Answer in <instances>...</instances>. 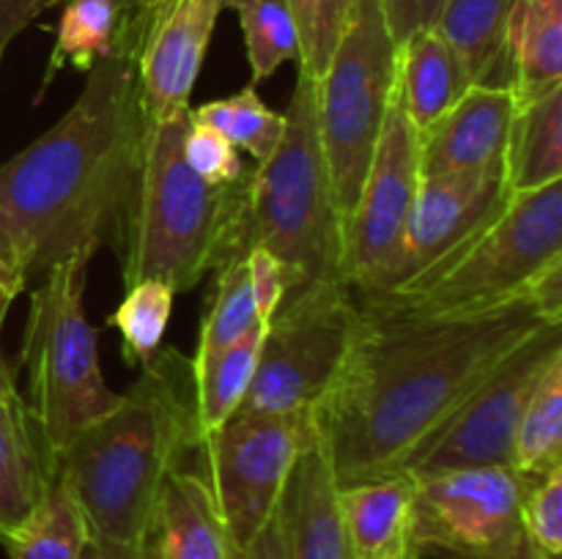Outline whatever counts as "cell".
Instances as JSON below:
<instances>
[{
  "label": "cell",
  "mask_w": 562,
  "mask_h": 559,
  "mask_svg": "<svg viewBox=\"0 0 562 559\" xmlns=\"http://www.w3.org/2000/svg\"><path fill=\"white\" fill-rule=\"evenodd\" d=\"M549 321H562V266L532 290L472 310L357 296L346 360L313 411L338 486L398 475L412 449Z\"/></svg>",
  "instance_id": "6da1fadb"
},
{
  "label": "cell",
  "mask_w": 562,
  "mask_h": 559,
  "mask_svg": "<svg viewBox=\"0 0 562 559\" xmlns=\"http://www.w3.org/2000/svg\"><path fill=\"white\" fill-rule=\"evenodd\" d=\"M148 115L130 55L99 60L42 137L0 164V214L27 280L66 258L121 255L140 184Z\"/></svg>",
  "instance_id": "7a4b0ae2"
},
{
  "label": "cell",
  "mask_w": 562,
  "mask_h": 559,
  "mask_svg": "<svg viewBox=\"0 0 562 559\" xmlns=\"http://www.w3.org/2000/svg\"><path fill=\"white\" fill-rule=\"evenodd\" d=\"M203 447L192 360L159 349L113 411L88 425L55 460V477L86 521L88 540L140 557L159 493Z\"/></svg>",
  "instance_id": "3957f363"
},
{
  "label": "cell",
  "mask_w": 562,
  "mask_h": 559,
  "mask_svg": "<svg viewBox=\"0 0 562 559\" xmlns=\"http://www.w3.org/2000/svg\"><path fill=\"white\" fill-rule=\"evenodd\" d=\"M190 110L148 121L140 184L121 250L124 285L162 280L190 290L236 252L250 250V179L214 186L192 173L181 153Z\"/></svg>",
  "instance_id": "277c9868"
},
{
  "label": "cell",
  "mask_w": 562,
  "mask_h": 559,
  "mask_svg": "<svg viewBox=\"0 0 562 559\" xmlns=\"http://www.w3.org/2000/svg\"><path fill=\"white\" fill-rule=\"evenodd\" d=\"M285 129L250 173L247 228L285 274V296L344 280V214L335 197L316 121V80L296 71Z\"/></svg>",
  "instance_id": "5b68a950"
},
{
  "label": "cell",
  "mask_w": 562,
  "mask_h": 559,
  "mask_svg": "<svg viewBox=\"0 0 562 559\" xmlns=\"http://www.w3.org/2000/svg\"><path fill=\"white\" fill-rule=\"evenodd\" d=\"M88 263L66 258L42 272L22 332L20 367L27 376V398L22 400L53 464L121 398L104 381L97 329L86 316Z\"/></svg>",
  "instance_id": "8992f818"
},
{
  "label": "cell",
  "mask_w": 562,
  "mask_h": 559,
  "mask_svg": "<svg viewBox=\"0 0 562 559\" xmlns=\"http://www.w3.org/2000/svg\"><path fill=\"white\" fill-rule=\"evenodd\" d=\"M558 266H562V181L510 192L499 212L442 261L390 294H373V299L428 312L472 310L532 290Z\"/></svg>",
  "instance_id": "52a82bcc"
},
{
  "label": "cell",
  "mask_w": 562,
  "mask_h": 559,
  "mask_svg": "<svg viewBox=\"0 0 562 559\" xmlns=\"http://www.w3.org/2000/svg\"><path fill=\"white\" fill-rule=\"evenodd\" d=\"M398 44L379 0H355L349 25L316 80V121L344 223L371 168L395 96Z\"/></svg>",
  "instance_id": "ba28073f"
},
{
  "label": "cell",
  "mask_w": 562,
  "mask_h": 559,
  "mask_svg": "<svg viewBox=\"0 0 562 559\" xmlns=\"http://www.w3.org/2000/svg\"><path fill=\"white\" fill-rule=\"evenodd\" d=\"M357 296L346 283H324L285 296L267 323L245 414H313L349 351Z\"/></svg>",
  "instance_id": "9c48e42d"
},
{
  "label": "cell",
  "mask_w": 562,
  "mask_h": 559,
  "mask_svg": "<svg viewBox=\"0 0 562 559\" xmlns=\"http://www.w3.org/2000/svg\"><path fill=\"white\" fill-rule=\"evenodd\" d=\"M415 477L409 557L508 559L525 537L521 504L538 477L514 466H470Z\"/></svg>",
  "instance_id": "30bf717a"
},
{
  "label": "cell",
  "mask_w": 562,
  "mask_h": 559,
  "mask_svg": "<svg viewBox=\"0 0 562 559\" xmlns=\"http://www.w3.org/2000/svg\"><path fill=\"white\" fill-rule=\"evenodd\" d=\"M313 414H245L209 431L201 469L217 499L236 559L272 521L289 471L316 438Z\"/></svg>",
  "instance_id": "8fae6325"
},
{
  "label": "cell",
  "mask_w": 562,
  "mask_h": 559,
  "mask_svg": "<svg viewBox=\"0 0 562 559\" xmlns=\"http://www.w3.org/2000/svg\"><path fill=\"white\" fill-rule=\"evenodd\" d=\"M558 356H562V321H549L412 449L401 471L431 475L470 466H510L527 400Z\"/></svg>",
  "instance_id": "7c38bea8"
},
{
  "label": "cell",
  "mask_w": 562,
  "mask_h": 559,
  "mask_svg": "<svg viewBox=\"0 0 562 559\" xmlns=\"http://www.w3.org/2000/svg\"><path fill=\"white\" fill-rule=\"evenodd\" d=\"M420 179V135L393 96L371 168L344 223V280L355 294L371 290L398 250Z\"/></svg>",
  "instance_id": "4fadbf2b"
},
{
  "label": "cell",
  "mask_w": 562,
  "mask_h": 559,
  "mask_svg": "<svg viewBox=\"0 0 562 559\" xmlns=\"http://www.w3.org/2000/svg\"><path fill=\"white\" fill-rule=\"evenodd\" d=\"M508 195L505 168L423 175L398 250L393 252L373 288L360 296L390 294L431 269L486 219H492Z\"/></svg>",
  "instance_id": "5bb4252c"
},
{
  "label": "cell",
  "mask_w": 562,
  "mask_h": 559,
  "mask_svg": "<svg viewBox=\"0 0 562 559\" xmlns=\"http://www.w3.org/2000/svg\"><path fill=\"white\" fill-rule=\"evenodd\" d=\"M225 0H159L143 20L130 58L148 121L190 110L209 42Z\"/></svg>",
  "instance_id": "9a60e30c"
},
{
  "label": "cell",
  "mask_w": 562,
  "mask_h": 559,
  "mask_svg": "<svg viewBox=\"0 0 562 559\" xmlns=\"http://www.w3.org/2000/svg\"><path fill=\"white\" fill-rule=\"evenodd\" d=\"M514 113V88L472 85L426 135H420L423 175L505 168Z\"/></svg>",
  "instance_id": "2e32d148"
},
{
  "label": "cell",
  "mask_w": 562,
  "mask_h": 559,
  "mask_svg": "<svg viewBox=\"0 0 562 559\" xmlns=\"http://www.w3.org/2000/svg\"><path fill=\"white\" fill-rule=\"evenodd\" d=\"M338 491V477L316 433L291 466L274 510L285 559H355L340 518Z\"/></svg>",
  "instance_id": "e0dca14e"
},
{
  "label": "cell",
  "mask_w": 562,
  "mask_h": 559,
  "mask_svg": "<svg viewBox=\"0 0 562 559\" xmlns=\"http://www.w3.org/2000/svg\"><path fill=\"white\" fill-rule=\"evenodd\" d=\"M148 540L159 559H236L203 469L181 466L168 477Z\"/></svg>",
  "instance_id": "ac0fdd59"
},
{
  "label": "cell",
  "mask_w": 562,
  "mask_h": 559,
  "mask_svg": "<svg viewBox=\"0 0 562 559\" xmlns=\"http://www.w3.org/2000/svg\"><path fill=\"white\" fill-rule=\"evenodd\" d=\"M55 464L20 392L0 395V543L36 510Z\"/></svg>",
  "instance_id": "d6986e66"
},
{
  "label": "cell",
  "mask_w": 562,
  "mask_h": 559,
  "mask_svg": "<svg viewBox=\"0 0 562 559\" xmlns=\"http://www.w3.org/2000/svg\"><path fill=\"white\" fill-rule=\"evenodd\" d=\"M472 85L467 66L437 27L417 33L398 47L395 102L417 135H426Z\"/></svg>",
  "instance_id": "ffe728a7"
},
{
  "label": "cell",
  "mask_w": 562,
  "mask_h": 559,
  "mask_svg": "<svg viewBox=\"0 0 562 559\" xmlns=\"http://www.w3.org/2000/svg\"><path fill=\"white\" fill-rule=\"evenodd\" d=\"M415 477H376L340 486L338 504L355 559H390L409 554V513Z\"/></svg>",
  "instance_id": "44dd1931"
},
{
  "label": "cell",
  "mask_w": 562,
  "mask_h": 559,
  "mask_svg": "<svg viewBox=\"0 0 562 559\" xmlns=\"http://www.w3.org/2000/svg\"><path fill=\"white\" fill-rule=\"evenodd\" d=\"M514 5L516 0H445L434 27L453 47L475 85L514 88Z\"/></svg>",
  "instance_id": "7402d4cb"
},
{
  "label": "cell",
  "mask_w": 562,
  "mask_h": 559,
  "mask_svg": "<svg viewBox=\"0 0 562 559\" xmlns=\"http://www.w3.org/2000/svg\"><path fill=\"white\" fill-rule=\"evenodd\" d=\"M562 181V82L516 102L505 148V184L510 192Z\"/></svg>",
  "instance_id": "603a6c76"
},
{
  "label": "cell",
  "mask_w": 562,
  "mask_h": 559,
  "mask_svg": "<svg viewBox=\"0 0 562 559\" xmlns=\"http://www.w3.org/2000/svg\"><path fill=\"white\" fill-rule=\"evenodd\" d=\"M516 102L562 82V0H516L510 16Z\"/></svg>",
  "instance_id": "cb8c5ba5"
},
{
  "label": "cell",
  "mask_w": 562,
  "mask_h": 559,
  "mask_svg": "<svg viewBox=\"0 0 562 559\" xmlns=\"http://www.w3.org/2000/svg\"><path fill=\"white\" fill-rule=\"evenodd\" d=\"M263 334H267V327H256L234 345L209 356L206 362H198V365L192 362L198 422H201L203 436L239 411L252 376H256Z\"/></svg>",
  "instance_id": "d4e9b609"
},
{
  "label": "cell",
  "mask_w": 562,
  "mask_h": 559,
  "mask_svg": "<svg viewBox=\"0 0 562 559\" xmlns=\"http://www.w3.org/2000/svg\"><path fill=\"white\" fill-rule=\"evenodd\" d=\"M115 31H119V11L113 0H66L36 102H42L44 91L53 85V77L60 69L71 66L88 75L99 60L113 55Z\"/></svg>",
  "instance_id": "484cf974"
},
{
  "label": "cell",
  "mask_w": 562,
  "mask_h": 559,
  "mask_svg": "<svg viewBox=\"0 0 562 559\" xmlns=\"http://www.w3.org/2000/svg\"><path fill=\"white\" fill-rule=\"evenodd\" d=\"M88 543L86 521L55 477L31 515L5 537L9 559H80Z\"/></svg>",
  "instance_id": "4316f807"
},
{
  "label": "cell",
  "mask_w": 562,
  "mask_h": 559,
  "mask_svg": "<svg viewBox=\"0 0 562 559\" xmlns=\"http://www.w3.org/2000/svg\"><path fill=\"white\" fill-rule=\"evenodd\" d=\"M245 252H236L228 261L214 269V290L209 296L206 312L201 318V334H198V349L192 362H206L209 356L220 354L223 349L234 345L236 340L245 338L256 327H263L258 321L256 305H252L250 277H247Z\"/></svg>",
  "instance_id": "83f0119b"
},
{
  "label": "cell",
  "mask_w": 562,
  "mask_h": 559,
  "mask_svg": "<svg viewBox=\"0 0 562 559\" xmlns=\"http://www.w3.org/2000/svg\"><path fill=\"white\" fill-rule=\"evenodd\" d=\"M510 466L530 477L562 466V356L547 367L527 400Z\"/></svg>",
  "instance_id": "f1b7e54d"
},
{
  "label": "cell",
  "mask_w": 562,
  "mask_h": 559,
  "mask_svg": "<svg viewBox=\"0 0 562 559\" xmlns=\"http://www.w3.org/2000/svg\"><path fill=\"white\" fill-rule=\"evenodd\" d=\"M190 115L217 129L236 151L250 153L256 164L272 157L285 129L283 113L269 110L258 96L256 85H247L223 99H209V102L192 107Z\"/></svg>",
  "instance_id": "f546056e"
},
{
  "label": "cell",
  "mask_w": 562,
  "mask_h": 559,
  "mask_svg": "<svg viewBox=\"0 0 562 559\" xmlns=\"http://www.w3.org/2000/svg\"><path fill=\"white\" fill-rule=\"evenodd\" d=\"M176 290L162 280H143L126 288L124 299L108 318V327L119 329L121 356L126 365H146L168 332Z\"/></svg>",
  "instance_id": "4dcf8cb0"
},
{
  "label": "cell",
  "mask_w": 562,
  "mask_h": 559,
  "mask_svg": "<svg viewBox=\"0 0 562 559\" xmlns=\"http://www.w3.org/2000/svg\"><path fill=\"white\" fill-rule=\"evenodd\" d=\"M245 36L250 85L272 77L289 60L300 64V36L294 20L280 0H231Z\"/></svg>",
  "instance_id": "1f68e13d"
},
{
  "label": "cell",
  "mask_w": 562,
  "mask_h": 559,
  "mask_svg": "<svg viewBox=\"0 0 562 559\" xmlns=\"http://www.w3.org/2000/svg\"><path fill=\"white\" fill-rule=\"evenodd\" d=\"M280 3L289 9L300 36L296 71L318 80L349 25L355 0H280Z\"/></svg>",
  "instance_id": "d6a6232c"
},
{
  "label": "cell",
  "mask_w": 562,
  "mask_h": 559,
  "mask_svg": "<svg viewBox=\"0 0 562 559\" xmlns=\"http://www.w3.org/2000/svg\"><path fill=\"white\" fill-rule=\"evenodd\" d=\"M181 153H184L192 173L214 186H234L250 179L245 162H241V153L217 129L201 124L192 115H187Z\"/></svg>",
  "instance_id": "836d02e7"
},
{
  "label": "cell",
  "mask_w": 562,
  "mask_h": 559,
  "mask_svg": "<svg viewBox=\"0 0 562 559\" xmlns=\"http://www.w3.org/2000/svg\"><path fill=\"white\" fill-rule=\"evenodd\" d=\"M525 537L547 557L562 554V466L538 477L521 504Z\"/></svg>",
  "instance_id": "e575fe53"
},
{
  "label": "cell",
  "mask_w": 562,
  "mask_h": 559,
  "mask_svg": "<svg viewBox=\"0 0 562 559\" xmlns=\"http://www.w3.org/2000/svg\"><path fill=\"white\" fill-rule=\"evenodd\" d=\"M247 263V277H250V290H252V305H256L258 321L267 327L272 321V316L278 312V307L285 299V274L283 266L278 263V258L269 250H263L261 244H250L245 255Z\"/></svg>",
  "instance_id": "d590c367"
},
{
  "label": "cell",
  "mask_w": 562,
  "mask_h": 559,
  "mask_svg": "<svg viewBox=\"0 0 562 559\" xmlns=\"http://www.w3.org/2000/svg\"><path fill=\"white\" fill-rule=\"evenodd\" d=\"M393 42L404 44L417 33L437 25L445 0H379Z\"/></svg>",
  "instance_id": "8d00e7d4"
},
{
  "label": "cell",
  "mask_w": 562,
  "mask_h": 559,
  "mask_svg": "<svg viewBox=\"0 0 562 559\" xmlns=\"http://www.w3.org/2000/svg\"><path fill=\"white\" fill-rule=\"evenodd\" d=\"M55 3L58 0H0V49L5 53V47Z\"/></svg>",
  "instance_id": "74e56055"
},
{
  "label": "cell",
  "mask_w": 562,
  "mask_h": 559,
  "mask_svg": "<svg viewBox=\"0 0 562 559\" xmlns=\"http://www.w3.org/2000/svg\"><path fill=\"white\" fill-rule=\"evenodd\" d=\"M115 11H119V31H115V53L130 55L132 44H135L137 31H140L143 20L148 11L159 3V0H113Z\"/></svg>",
  "instance_id": "f35d334b"
},
{
  "label": "cell",
  "mask_w": 562,
  "mask_h": 559,
  "mask_svg": "<svg viewBox=\"0 0 562 559\" xmlns=\"http://www.w3.org/2000/svg\"><path fill=\"white\" fill-rule=\"evenodd\" d=\"M0 285L9 290H14L16 296H20L27 285V274H25V269H22L20 252H16L14 239H11L9 228H5L3 214H0Z\"/></svg>",
  "instance_id": "ab89813d"
},
{
  "label": "cell",
  "mask_w": 562,
  "mask_h": 559,
  "mask_svg": "<svg viewBox=\"0 0 562 559\" xmlns=\"http://www.w3.org/2000/svg\"><path fill=\"white\" fill-rule=\"evenodd\" d=\"M241 559H285L278 513H274L272 521H269V524L258 532V537L252 540V546L241 554Z\"/></svg>",
  "instance_id": "60d3db41"
},
{
  "label": "cell",
  "mask_w": 562,
  "mask_h": 559,
  "mask_svg": "<svg viewBox=\"0 0 562 559\" xmlns=\"http://www.w3.org/2000/svg\"><path fill=\"white\" fill-rule=\"evenodd\" d=\"M14 299H16L14 290H9L0 285V334H3L5 312H9L11 301ZM14 392H20V389H16V373H14V367L9 365V360L3 356V345H0V395H14Z\"/></svg>",
  "instance_id": "b9f144b4"
},
{
  "label": "cell",
  "mask_w": 562,
  "mask_h": 559,
  "mask_svg": "<svg viewBox=\"0 0 562 559\" xmlns=\"http://www.w3.org/2000/svg\"><path fill=\"white\" fill-rule=\"evenodd\" d=\"M80 559H140V557H132V554L113 551V548H104V546H99V543L88 540L86 548H82V557Z\"/></svg>",
  "instance_id": "7bdbcfd3"
},
{
  "label": "cell",
  "mask_w": 562,
  "mask_h": 559,
  "mask_svg": "<svg viewBox=\"0 0 562 559\" xmlns=\"http://www.w3.org/2000/svg\"><path fill=\"white\" fill-rule=\"evenodd\" d=\"M508 559H552V557H547V554H543V551H538V548L532 546V543L527 540V537H521L519 546L514 548V554H510Z\"/></svg>",
  "instance_id": "ee69618b"
},
{
  "label": "cell",
  "mask_w": 562,
  "mask_h": 559,
  "mask_svg": "<svg viewBox=\"0 0 562 559\" xmlns=\"http://www.w3.org/2000/svg\"><path fill=\"white\" fill-rule=\"evenodd\" d=\"M140 559H159L157 548H154V543H151V540H146V546H143V551H140Z\"/></svg>",
  "instance_id": "f6af8a7d"
},
{
  "label": "cell",
  "mask_w": 562,
  "mask_h": 559,
  "mask_svg": "<svg viewBox=\"0 0 562 559\" xmlns=\"http://www.w3.org/2000/svg\"><path fill=\"white\" fill-rule=\"evenodd\" d=\"M390 559H412L409 554H398V557H390Z\"/></svg>",
  "instance_id": "bcb514c9"
},
{
  "label": "cell",
  "mask_w": 562,
  "mask_h": 559,
  "mask_svg": "<svg viewBox=\"0 0 562 559\" xmlns=\"http://www.w3.org/2000/svg\"><path fill=\"white\" fill-rule=\"evenodd\" d=\"M0 60H3V49H0Z\"/></svg>",
  "instance_id": "7dc6e473"
}]
</instances>
